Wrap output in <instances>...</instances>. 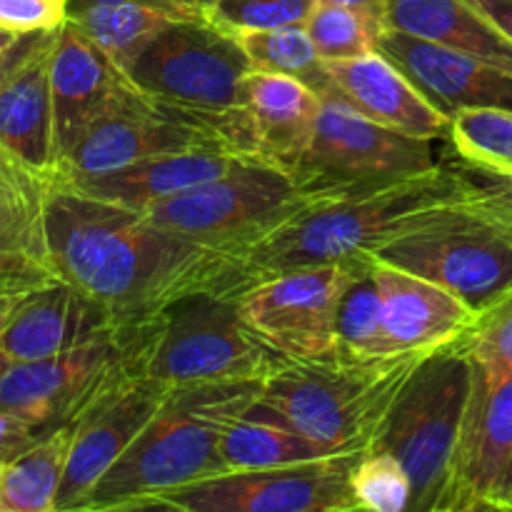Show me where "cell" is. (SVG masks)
Segmentation results:
<instances>
[{
	"label": "cell",
	"instance_id": "1",
	"mask_svg": "<svg viewBox=\"0 0 512 512\" xmlns=\"http://www.w3.org/2000/svg\"><path fill=\"white\" fill-rule=\"evenodd\" d=\"M48 240L60 280L100 305L120 328L175 300L213 293L225 253L150 223L140 210L50 185Z\"/></svg>",
	"mask_w": 512,
	"mask_h": 512
},
{
	"label": "cell",
	"instance_id": "2",
	"mask_svg": "<svg viewBox=\"0 0 512 512\" xmlns=\"http://www.w3.org/2000/svg\"><path fill=\"white\" fill-rule=\"evenodd\" d=\"M475 185L473 170L443 160L435 168L398 178L303 188L273 223L225 250V273L213 293L235 298L258 280L285 270L373 253L470 195Z\"/></svg>",
	"mask_w": 512,
	"mask_h": 512
},
{
	"label": "cell",
	"instance_id": "3",
	"mask_svg": "<svg viewBox=\"0 0 512 512\" xmlns=\"http://www.w3.org/2000/svg\"><path fill=\"white\" fill-rule=\"evenodd\" d=\"M430 353L353 358L338 350L320 360H285L260 380L248 413L280 420L335 453H363L373 448L405 383Z\"/></svg>",
	"mask_w": 512,
	"mask_h": 512
},
{
	"label": "cell",
	"instance_id": "4",
	"mask_svg": "<svg viewBox=\"0 0 512 512\" xmlns=\"http://www.w3.org/2000/svg\"><path fill=\"white\" fill-rule=\"evenodd\" d=\"M260 383L173 388L168 403L103 475L80 512L155 510L165 495L228 473L220 438L233 415L253 405Z\"/></svg>",
	"mask_w": 512,
	"mask_h": 512
},
{
	"label": "cell",
	"instance_id": "5",
	"mask_svg": "<svg viewBox=\"0 0 512 512\" xmlns=\"http://www.w3.org/2000/svg\"><path fill=\"white\" fill-rule=\"evenodd\" d=\"M123 70L145 95L198 115L233 153L258 160L245 108V80L253 65L235 35L205 15L178 20L153 35Z\"/></svg>",
	"mask_w": 512,
	"mask_h": 512
},
{
	"label": "cell",
	"instance_id": "6",
	"mask_svg": "<svg viewBox=\"0 0 512 512\" xmlns=\"http://www.w3.org/2000/svg\"><path fill=\"white\" fill-rule=\"evenodd\" d=\"M138 368L170 388L213 383H260L283 355L275 353L240 315L235 298L195 293L133 325Z\"/></svg>",
	"mask_w": 512,
	"mask_h": 512
},
{
	"label": "cell",
	"instance_id": "7",
	"mask_svg": "<svg viewBox=\"0 0 512 512\" xmlns=\"http://www.w3.org/2000/svg\"><path fill=\"white\" fill-rule=\"evenodd\" d=\"M473 358L463 338L428 355L395 400L375 448L390 450L413 483L410 512H440L475 390Z\"/></svg>",
	"mask_w": 512,
	"mask_h": 512
},
{
	"label": "cell",
	"instance_id": "8",
	"mask_svg": "<svg viewBox=\"0 0 512 512\" xmlns=\"http://www.w3.org/2000/svg\"><path fill=\"white\" fill-rule=\"evenodd\" d=\"M370 255L443 285L475 313L512 288V228L485 208L480 183Z\"/></svg>",
	"mask_w": 512,
	"mask_h": 512
},
{
	"label": "cell",
	"instance_id": "9",
	"mask_svg": "<svg viewBox=\"0 0 512 512\" xmlns=\"http://www.w3.org/2000/svg\"><path fill=\"white\" fill-rule=\"evenodd\" d=\"M140 375L133 328L103 335L50 358L8 363L0 375V413L43 433L78 425L100 400Z\"/></svg>",
	"mask_w": 512,
	"mask_h": 512
},
{
	"label": "cell",
	"instance_id": "10",
	"mask_svg": "<svg viewBox=\"0 0 512 512\" xmlns=\"http://www.w3.org/2000/svg\"><path fill=\"white\" fill-rule=\"evenodd\" d=\"M300 190L285 170L263 160H243L230 173L158 200L140 213L168 233L225 253L273 223Z\"/></svg>",
	"mask_w": 512,
	"mask_h": 512
},
{
	"label": "cell",
	"instance_id": "11",
	"mask_svg": "<svg viewBox=\"0 0 512 512\" xmlns=\"http://www.w3.org/2000/svg\"><path fill=\"white\" fill-rule=\"evenodd\" d=\"M435 143L385 128L328 93L295 180L300 188H330L420 173L443 163Z\"/></svg>",
	"mask_w": 512,
	"mask_h": 512
},
{
	"label": "cell",
	"instance_id": "12",
	"mask_svg": "<svg viewBox=\"0 0 512 512\" xmlns=\"http://www.w3.org/2000/svg\"><path fill=\"white\" fill-rule=\"evenodd\" d=\"M350 263L308 265L258 280L235 295L245 323L285 360L338 353V305Z\"/></svg>",
	"mask_w": 512,
	"mask_h": 512
},
{
	"label": "cell",
	"instance_id": "13",
	"mask_svg": "<svg viewBox=\"0 0 512 512\" xmlns=\"http://www.w3.org/2000/svg\"><path fill=\"white\" fill-rule=\"evenodd\" d=\"M180 150H233L218 130L193 113L145 95L143 90H125L123 98L78 140L73 150L55 168L53 178L73 180L125 168L138 160ZM238 155V153H235Z\"/></svg>",
	"mask_w": 512,
	"mask_h": 512
},
{
	"label": "cell",
	"instance_id": "14",
	"mask_svg": "<svg viewBox=\"0 0 512 512\" xmlns=\"http://www.w3.org/2000/svg\"><path fill=\"white\" fill-rule=\"evenodd\" d=\"M360 453L305 465L233 470L165 495L155 510L183 512H355L350 470Z\"/></svg>",
	"mask_w": 512,
	"mask_h": 512
},
{
	"label": "cell",
	"instance_id": "15",
	"mask_svg": "<svg viewBox=\"0 0 512 512\" xmlns=\"http://www.w3.org/2000/svg\"><path fill=\"white\" fill-rule=\"evenodd\" d=\"M173 388L135 375L78 420L55 512H80L103 475L168 403Z\"/></svg>",
	"mask_w": 512,
	"mask_h": 512
},
{
	"label": "cell",
	"instance_id": "16",
	"mask_svg": "<svg viewBox=\"0 0 512 512\" xmlns=\"http://www.w3.org/2000/svg\"><path fill=\"white\" fill-rule=\"evenodd\" d=\"M45 175L0 145V298H18L60 280L48 240Z\"/></svg>",
	"mask_w": 512,
	"mask_h": 512
},
{
	"label": "cell",
	"instance_id": "17",
	"mask_svg": "<svg viewBox=\"0 0 512 512\" xmlns=\"http://www.w3.org/2000/svg\"><path fill=\"white\" fill-rule=\"evenodd\" d=\"M128 88L125 70L70 20H63L50 58L55 168Z\"/></svg>",
	"mask_w": 512,
	"mask_h": 512
},
{
	"label": "cell",
	"instance_id": "18",
	"mask_svg": "<svg viewBox=\"0 0 512 512\" xmlns=\"http://www.w3.org/2000/svg\"><path fill=\"white\" fill-rule=\"evenodd\" d=\"M378 50L448 118L468 108H512V73L498 65L393 28L380 35Z\"/></svg>",
	"mask_w": 512,
	"mask_h": 512
},
{
	"label": "cell",
	"instance_id": "19",
	"mask_svg": "<svg viewBox=\"0 0 512 512\" xmlns=\"http://www.w3.org/2000/svg\"><path fill=\"white\" fill-rule=\"evenodd\" d=\"M118 330L123 328L95 300L65 280H53L13 300L3 325V350L8 363H28Z\"/></svg>",
	"mask_w": 512,
	"mask_h": 512
},
{
	"label": "cell",
	"instance_id": "20",
	"mask_svg": "<svg viewBox=\"0 0 512 512\" xmlns=\"http://www.w3.org/2000/svg\"><path fill=\"white\" fill-rule=\"evenodd\" d=\"M330 93L375 123L415 138L448 140L450 118L380 50L350 60H323Z\"/></svg>",
	"mask_w": 512,
	"mask_h": 512
},
{
	"label": "cell",
	"instance_id": "21",
	"mask_svg": "<svg viewBox=\"0 0 512 512\" xmlns=\"http://www.w3.org/2000/svg\"><path fill=\"white\" fill-rule=\"evenodd\" d=\"M478 370V368H475ZM512 455V378L490 388L475 375L468 420L440 512L488 510V500Z\"/></svg>",
	"mask_w": 512,
	"mask_h": 512
},
{
	"label": "cell",
	"instance_id": "22",
	"mask_svg": "<svg viewBox=\"0 0 512 512\" xmlns=\"http://www.w3.org/2000/svg\"><path fill=\"white\" fill-rule=\"evenodd\" d=\"M373 263L383 290L385 338L390 353L435 350L473 330L478 313L458 295L378 258H373Z\"/></svg>",
	"mask_w": 512,
	"mask_h": 512
},
{
	"label": "cell",
	"instance_id": "23",
	"mask_svg": "<svg viewBox=\"0 0 512 512\" xmlns=\"http://www.w3.org/2000/svg\"><path fill=\"white\" fill-rule=\"evenodd\" d=\"M245 108L253 128L255 158L295 178L313 143L323 95L298 78L253 68L245 80Z\"/></svg>",
	"mask_w": 512,
	"mask_h": 512
},
{
	"label": "cell",
	"instance_id": "24",
	"mask_svg": "<svg viewBox=\"0 0 512 512\" xmlns=\"http://www.w3.org/2000/svg\"><path fill=\"white\" fill-rule=\"evenodd\" d=\"M243 160L253 158H243V155L228 153V150H180V153H165L138 160L133 165L108 170V173L100 175L53 180L75 190V193L125 205V208L143 210L148 205L158 203V200H165L170 195H178L183 190H190L195 185H203L208 180L230 173Z\"/></svg>",
	"mask_w": 512,
	"mask_h": 512
},
{
	"label": "cell",
	"instance_id": "25",
	"mask_svg": "<svg viewBox=\"0 0 512 512\" xmlns=\"http://www.w3.org/2000/svg\"><path fill=\"white\" fill-rule=\"evenodd\" d=\"M58 28L0 85V145L45 175L55 173L50 58Z\"/></svg>",
	"mask_w": 512,
	"mask_h": 512
},
{
	"label": "cell",
	"instance_id": "26",
	"mask_svg": "<svg viewBox=\"0 0 512 512\" xmlns=\"http://www.w3.org/2000/svg\"><path fill=\"white\" fill-rule=\"evenodd\" d=\"M383 15L388 28L512 73V43L468 0H388Z\"/></svg>",
	"mask_w": 512,
	"mask_h": 512
},
{
	"label": "cell",
	"instance_id": "27",
	"mask_svg": "<svg viewBox=\"0 0 512 512\" xmlns=\"http://www.w3.org/2000/svg\"><path fill=\"white\" fill-rule=\"evenodd\" d=\"M193 18H203L198 0H68L65 5V20L120 68L160 30Z\"/></svg>",
	"mask_w": 512,
	"mask_h": 512
},
{
	"label": "cell",
	"instance_id": "28",
	"mask_svg": "<svg viewBox=\"0 0 512 512\" xmlns=\"http://www.w3.org/2000/svg\"><path fill=\"white\" fill-rule=\"evenodd\" d=\"M335 453L328 445L305 438L303 433L293 430L280 420L258 418L248 410L225 423L223 438H220V458H223L228 473L233 470H270L290 468V465L315 463L328 460Z\"/></svg>",
	"mask_w": 512,
	"mask_h": 512
},
{
	"label": "cell",
	"instance_id": "29",
	"mask_svg": "<svg viewBox=\"0 0 512 512\" xmlns=\"http://www.w3.org/2000/svg\"><path fill=\"white\" fill-rule=\"evenodd\" d=\"M73 433L65 425L0 463V512H55Z\"/></svg>",
	"mask_w": 512,
	"mask_h": 512
},
{
	"label": "cell",
	"instance_id": "30",
	"mask_svg": "<svg viewBox=\"0 0 512 512\" xmlns=\"http://www.w3.org/2000/svg\"><path fill=\"white\" fill-rule=\"evenodd\" d=\"M350 273L338 305V348L353 358L398 355L388 350L385 308L370 253L348 258Z\"/></svg>",
	"mask_w": 512,
	"mask_h": 512
},
{
	"label": "cell",
	"instance_id": "31",
	"mask_svg": "<svg viewBox=\"0 0 512 512\" xmlns=\"http://www.w3.org/2000/svg\"><path fill=\"white\" fill-rule=\"evenodd\" d=\"M448 143L475 173L512 180V108H468L450 118Z\"/></svg>",
	"mask_w": 512,
	"mask_h": 512
},
{
	"label": "cell",
	"instance_id": "32",
	"mask_svg": "<svg viewBox=\"0 0 512 512\" xmlns=\"http://www.w3.org/2000/svg\"><path fill=\"white\" fill-rule=\"evenodd\" d=\"M310 40L323 60H350L378 50L380 35L388 30L383 10L365 5L325 3L320 0L305 23Z\"/></svg>",
	"mask_w": 512,
	"mask_h": 512
},
{
	"label": "cell",
	"instance_id": "33",
	"mask_svg": "<svg viewBox=\"0 0 512 512\" xmlns=\"http://www.w3.org/2000/svg\"><path fill=\"white\" fill-rule=\"evenodd\" d=\"M235 38L240 40L255 70L290 75V78L308 83L320 95L330 93L325 63L318 55V50H315V43L310 40L305 25L258 30V33L235 35Z\"/></svg>",
	"mask_w": 512,
	"mask_h": 512
},
{
	"label": "cell",
	"instance_id": "34",
	"mask_svg": "<svg viewBox=\"0 0 512 512\" xmlns=\"http://www.w3.org/2000/svg\"><path fill=\"white\" fill-rule=\"evenodd\" d=\"M355 508L368 512H405L413 500V483L405 465L390 450L368 448L350 470Z\"/></svg>",
	"mask_w": 512,
	"mask_h": 512
},
{
	"label": "cell",
	"instance_id": "35",
	"mask_svg": "<svg viewBox=\"0 0 512 512\" xmlns=\"http://www.w3.org/2000/svg\"><path fill=\"white\" fill-rule=\"evenodd\" d=\"M320 0H200L203 15L230 35L305 25Z\"/></svg>",
	"mask_w": 512,
	"mask_h": 512
},
{
	"label": "cell",
	"instance_id": "36",
	"mask_svg": "<svg viewBox=\"0 0 512 512\" xmlns=\"http://www.w3.org/2000/svg\"><path fill=\"white\" fill-rule=\"evenodd\" d=\"M465 343L475 368L490 388L512 378V288L478 313Z\"/></svg>",
	"mask_w": 512,
	"mask_h": 512
},
{
	"label": "cell",
	"instance_id": "37",
	"mask_svg": "<svg viewBox=\"0 0 512 512\" xmlns=\"http://www.w3.org/2000/svg\"><path fill=\"white\" fill-rule=\"evenodd\" d=\"M65 20V3L60 0H0V30L33 33L53 30Z\"/></svg>",
	"mask_w": 512,
	"mask_h": 512
},
{
	"label": "cell",
	"instance_id": "38",
	"mask_svg": "<svg viewBox=\"0 0 512 512\" xmlns=\"http://www.w3.org/2000/svg\"><path fill=\"white\" fill-rule=\"evenodd\" d=\"M48 433L13 413H0V463L28 450Z\"/></svg>",
	"mask_w": 512,
	"mask_h": 512
},
{
	"label": "cell",
	"instance_id": "39",
	"mask_svg": "<svg viewBox=\"0 0 512 512\" xmlns=\"http://www.w3.org/2000/svg\"><path fill=\"white\" fill-rule=\"evenodd\" d=\"M475 173V170H473ZM480 183V200L488 210H493L508 228H512V180L495 178V175L475 173Z\"/></svg>",
	"mask_w": 512,
	"mask_h": 512
},
{
	"label": "cell",
	"instance_id": "40",
	"mask_svg": "<svg viewBox=\"0 0 512 512\" xmlns=\"http://www.w3.org/2000/svg\"><path fill=\"white\" fill-rule=\"evenodd\" d=\"M45 33H48V30L20 33L13 43L5 45V48H0V85H3L5 80H8L10 75H13L15 70H18L20 65L30 58V53H33V50L43 43Z\"/></svg>",
	"mask_w": 512,
	"mask_h": 512
},
{
	"label": "cell",
	"instance_id": "41",
	"mask_svg": "<svg viewBox=\"0 0 512 512\" xmlns=\"http://www.w3.org/2000/svg\"><path fill=\"white\" fill-rule=\"evenodd\" d=\"M512 43V0H468Z\"/></svg>",
	"mask_w": 512,
	"mask_h": 512
},
{
	"label": "cell",
	"instance_id": "42",
	"mask_svg": "<svg viewBox=\"0 0 512 512\" xmlns=\"http://www.w3.org/2000/svg\"><path fill=\"white\" fill-rule=\"evenodd\" d=\"M488 510L512 512V455H510L508 465H505L503 475H500L498 485H495L493 495H490Z\"/></svg>",
	"mask_w": 512,
	"mask_h": 512
},
{
	"label": "cell",
	"instance_id": "43",
	"mask_svg": "<svg viewBox=\"0 0 512 512\" xmlns=\"http://www.w3.org/2000/svg\"><path fill=\"white\" fill-rule=\"evenodd\" d=\"M15 298H0V375H3V370L8 368V358H5V350H3V325H5V318H8V310L10 305H13Z\"/></svg>",
	"mask_w": 512,
	"mask_h": 512
},
{
	"label": "cell",
	"instance_id": "44",
	"mask_svg": "<svg viewBox=\"0 0 512 512\" xmlns=\"http://www.w3.org/2000/svg\"><path fill=\"white\" fill-rule=\"evenodd\" d=\"M325 3H345V5H365V8H378L385 10L388 0H325Z\"/></svg>",
	"mask_w": 512,
	"mask_h": 512
},
{
	"label": "cell",
	"instance_id": "45",
	"mask_svg": "<svg viewBox=\"0 0 512 512\" xmlns=\"http://www.w3.org/2000/svg\"><path fill=\"white\" fill-rule=\"evenodd\" d=\"M20 33H8V30H0V48H5V45L13 43L15 38H18Z\"/></svg>",
	"mask_w": 512,
	"mask_h": 512
},
{
	"label": "cell",
	"instance_id": "46",
	"mask_svg": "<svg viewBox=\"0 0 512 512\" xmlns=\"http://www.w3.org/2000/svg\"><path fill=\"white\" fill-rule=\"evenodd\" d=\"M60 3H65V5H68V0H60Z\"/></svg>",
	"mask_w": 512,
	"mask_h": 512
},
{
	"label": "cell",
	"instance_id": "47",
	"mask_svg": "<svg viewBox=\"0 0 512 512\" xmlns=\"http://www.w3.org/2000/svg\"><path fill=\"white\" fill-rule=\"evenodd\" d=\"M198 3H200V0H198Z\"/></svg>",
	"mask_w": 512,
	"mask_h": 512
}]
</instances>
